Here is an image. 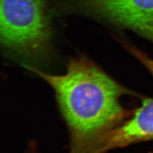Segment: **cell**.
<instances>
[{"mask_svg":"<svg viewBox=\"0 0 153 153\" xmlns=\"http://www.w3.org/2000/svg\"><path fill=\"white\" fill-rule=\"evenodd\" d=\"M126 47L129 49V51L132 53L135 57L140 61L142 64L146 67V68L153 75V60L148 57L146 55L143 53L142 52L138 49L134 48L133 47L126 45Z\"/></svg>","mask_w":153,"mask_h":153,"instance_id":"obj_5","label":"cell"},{"mask_svg":"<svg viewBox=\"0 0 153 153\" xmlns=\"http://www.w3.org/2000/svg\"><path fill=\"white\" fill-rule=\"evenodd\" d=\"M73 6L153 42V0H73Z\"/></svg>","mask_w":153,"mask_h":153,"instance_id":"obj_3","label":"cell"},{"mask_svg":"<svg viewBox=\"0 0 153 153\" xmlns=\"http://www.w3.org/2000/svg\"><path fill=\"white\" fill-rule=\"evenodd\" d=\"M1 42L28 62L43 59L51 48L52 30L44 0H1Z\"/></svg>","mask_w":153,"mask_h":153,"instance_id":"obj_2","label":"cell"},{"mask_svg":"<svg viewBox=\"0 0 153 153\" xmlns=\"http://www.w3.org/2000/svg\"><path fill=\"white\" fill-rule=\"evenodd\" d=\"M151 140H153V99H145L131 119L107 133L91 153H102Z\"/></svg>","mask_w":153,"mask_h":153,"instance_id":"obj_4","label":"cell"},{"mask_svg":"<svg viewBox=\"0 0 153 153\" xmlns=\"http://www.w3.org/2000/svg\"><path fill=\"white\" fill-rule=\"evenodd\" d=\"M55 91L71 133V153H90L104 135L116 127L126 112L119 98L128 91L88 57L69 61L65 73L52 75L29 67Z\"/></svg>","mask_w":153,"mask_h":153,"instance_id":"obj_1","label":"cell"},{"mask_svg":"<svg viewBox=\"0 0 153 153\" xmlns=\"http://www.w3.org/2000/svg\"></svg>","mask_w":153,"mask_h":153,"instance_id":"obj_6","label":"cell"}]
</instances>
